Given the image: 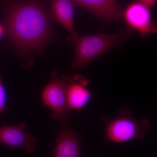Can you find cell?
<instances>
[{
  "label": "cell",
  "mask_w": 157,
  "mask_h": 157,
  "mask_svg": "<svg viewBox=\"0 0 157 157\" xmlns=\"http://www.w3.org/2000/svg\"><path fill=\"white\" fill-rule=\"evenodd\" d=\"M53 21L41 0L6 3L3 26L11 45L20 53L40 52L53 40Z\"/></svg>",
  "instance_id": "1"
},
{
  "label": "cell",
  "mask_w": 157,
  "mask_h": 157,
  "mask_svg": "<svg viewBox=\"0 0 157 157\" xmlns=\"http://www.w3.org/2000/svg\"><path fill=\"white\" fill-rule=\"evenodd\" d=\"M133 35L128 28L112 34H96L81 36L69 35L67 41L74 47V57L72 68L84 69L110 48L120 45Z\"/></svg>",
  "instance_id": "2"
},
{
  "label": "cell",
  "mask_w": 157,
  "mask_h": 157,
  "mask_svg": "<svg viewBox=\"0 0 157 157\" xmlns=\"http://www.w3.org/2000/svg\"><path fill=\"white\" fill-rule=\"evenodd\" d=\"M132 114V109L124 108L121 109L116 117L105 116L101 118L105 126L106 142L123 143L145 137L150 128L149 120L146 117L135 118Z\"/></svg>",
  "instance_id": "3"
},
{
  "label": "cell",
  "mask_w": 157,
  "mask_h": 157,
  "mask_svg": "<svg viewBox=\"0 0 157 157\" xmlns=\"http://www.w3.org/2000/svg\"><path fill=\"white\" fill-rule=\"evenodd\" d=\"M52 79L42 90V103L51 109L52 119L64 121L70 116L67 104V90L72 76H67L54 71Z\"/></svg>",
  "instance_id": "4"
},
{
  "label": "cell",
  "mask_w": 157,
  "mask_h": 157,
  "mask_svg": "<svg viewBox=\"0 0 157 157\" xmlns=\"http://www.w3.org/2000/svg\"><path fill=\"white\" fill-rule=\"evenodd\" d=\"M149 9L137 2L130 4L123 12L128 28L137 31L143 37L156 32V25L155 21H152Z\"/></svg>",
  "instance_id": "5"
},
{
  "label": "cell",
  "mask_w": 157,
  "mask_h": 157,
  "mask_svg": "<svg viewBox=\"0 0 157 157\" xmlns=\"http://www.w3.org/2000/svg\"><path fill=\"white\" fill-rule=\"evenodd\" d=\"M26 122L0 126V142L12 149L22 148L29 154L35 151L36 137L25 132Z\"/></svg>",
  "instance_id": "6"
},
{
  "label": "cell",
  "mask_w": 157,
  "mask_h": 157,
  "mask_svg": "<svg viewBox=\"0 0 157 157\" xmlns=\"http://www.w3.org/2000/svg\"><path fill=\"white\" fill-rule=\"evenodd\" d=\"M73 5L91 11L105 22L116 21L121 18L123 10L117 0H72Z\"/></svg>",
  "instance_id": "7"
},
{
  "label": "cell",
  "mask_w": 157,
  "mask_h": 157,
  "mask_svg": "<svg viewBox=\"0 0 157 157\" xmlns=\"http://www.w3.org/2000/svg\"><path fill=\"white\" fill-rule=\"evenodd\" d=\"M89 82L84 76H72L67 90V104L70 111H79L89 103L92 93L87 88Z\"/></svg>",
  "instance_id": "8"
},
{
  "label": "cell",
  "mask_w": 157,
  "mask_h": 157,
  "mask_svg": "<svg viewBox=\"0 0 157 157\" xmlns=\"http://www.w3.org/2000/svg\"><path fill=\"white\" fill-rule=\"evenodd\" d=\"M81 142L78 135L68 128L58 133L54 157H80Z\"/></svg>",
  "instance_id": "9"
},
{
  "label": "cell",
  "mask_w": 157,
  "mask_h": 157,
  "mask_svg": "<svg viewBox=\"0 0 157 157\" xmlns=\"http://www.w3.org/2000/svg\"><path fill=\"white\" fill-rule=\"evenodd\" d=\"M50 13L54 20L59 22L70 36L77 35L74 23V5L72 0H49Z\"/></svg>",
  "instance_id": "10"
},
{
  "label": "cell",
  "mask_w": 157,
  "mask_h": 157,
  "mask_svg": "<svg viewBox=\"0 0 157 157\" xmlns=\"http://www.w3.org/2000/svg\"><path fill=\"white\" fill-rule=\"evenodd\" d=\"M7 96L0 76V118L3 113L8 109Z\"/></svg>",
  "instance_id": "11"
},
{
  "label": "cell",
  "mask_w": 157,
  "mask_h": 157,
  "mask_svg": "<svg viewBox=\"0 0 157 157\" xmlns=\"http://www.w3.org/2000/svg\"><path fill=\"white\" fill-rule=\"evenodd\" d=\"M137 2L140 3L149 8L153 7L156 3L157 0H137Z\"/></svg>",
  "instance_id": "12"
},
{
  "label": "cell",
  "mask_w": 157,
  "mask_h": 157,
  "mask_svg": "<svg viewBox=\"0 0 157 157\" xmlns=\"http://www.w3.org/2000/svg\"><path fill=\"white\" fill-rule=\"evenodd\" d=\"M4 32H5V29H4V26L0 23V40L2 37Z\"/></svg>",
  "instance_id": "13"
}]
</instances>
